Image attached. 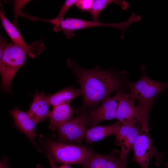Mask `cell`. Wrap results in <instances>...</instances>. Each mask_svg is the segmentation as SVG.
<instances>
[{
  "mask_svg": "<svg viewBox=\"0 0 168 168\" xmlns=\"http://www.w3.org/2000/svg\"><path fill=\"white\" fill-rule=\"evenodd\" d=\"M93 1L94 0H78L75 5L81 11L88 12Z\"/></svg>",
  "mask_w": 168,
  "mask_h": 168,
  "instance_id": "ffe728a7",
  "label": "cell"
},
{
  "mask_svg": "<svg viewBox=\"0 0 168 168\" xmlns=\"http://www.w3.org/2000/svg\"><path fill=\"white\" fill-rule=\"evenodd\" d=\"M166 166L167 168H168V163L166 164Z\"/></svg>",
  "mask_w": 168,
  "mask_h": 168,
  "instance_id": "d4e9b609",
  "label": "cell"
},
{
  "mask_svg": "<svg viewBox=\"0 0 168 168\" xmlns=\"http://www.w3.org/2000/svg\"><path fill=\"white\" fill-rule=\"evenodd\" d=\"M0 17L3 27L14 43L23 49L28 54H32L34 45L26 44L15 26L7 18L1 11Z\"/></svg>",
  "mask_w": 168,
  "mask_h": 168,
  "instance_id": "2e32d148",
  "label": "cell"
},
{
  "mask_svg": "<svg viewBox=\"0 0 168 168\" xmlns=\"http://www.w3.org/2000/svg\"><path fill=\"white\" fill-rule=\"evenodd\" d=\"M42 139L49 161L56 165L59 163L81 164L94 153L91 150L79 145L57 142L48 138Z\"/></svg>",
  "mask_w": 168,
  "mask_h": 168,
  "instance_id": "7a4b0ae2",
  "label": "cell"
},
{
  "mask_svg": "<svg viewBox=\"0 0 168 168\" xmlns=\"http://www.w3.org/2000/svg\"><path fill=\"white\" fill-rule=\"evenodd\" d=\"M127 94L123 89L118 90L112 98L90 110L87 114L89 121L87 126L93 127L101 121L115 118L119 103Z\"/></svg>",
  "mask_w": 168,
  "mask_h": 168,
  "instance_id": "9c48e42d",
  "label": "cell"
},
{
  "mask_svg": "<svg viewBox=\"0 0 168 168\" xmlns=\"http://www.w3.org/2000/svg\"><path fill=\"white\" fill-rule=\"evenodd\" d=\"M0 168H10L7 162V157H5L1 160Z\"/></svg>",
  "mask_w": 168,
  "mask_h": 168,
  "instance_id": "7402d4cb",
  "label": "cell"
},
{
  "mask_svg": "<svg viewBox=\"0 0 168 168\" xmlns=\"http://www.w3.org/2000/svg\"><path fill=\"white\" fill-rule=\"evenodd\" d=\"M112 3L118 4L124 10H126L129 6V2L124 0H95L88 12L93 18V21L99 22L100 12Z\"/></svg>",
  "mask_w": 168,
  "mask_h": 168,
  "instance_id": "ac0fdd59",
  "label": "cell"
},
{
  "mask_svg": "<svg viewBox=\"0 0 168 168\" xmlns=\"http://www.w3.org/2000/svg\"><path fill=\"white\" fill-rule=\"evenodd\" d=\"M6 40L0 36V58L1 57L7 45Z\"/></svg>",
  "mask_w": 168,
  "mask_h": 168,
  "instance_id": "44dd1931",
  "label": "cell"
},
{
  "mask_svg": "<svg viewBox=\"0 0 168 168\" xmlns=\"http://www.w3.org/2000/svg\"><path fill=\"white\" fill-rule=\"evenodd\" d=\"M115 135L116 140L121 146L120 158L126 163L128 155L133 150L134 144L139 135V132L138 123L124 121Z\"/></svg>",
  "mask_w": 168,
  "mask_h": 168,
  "instance_id": "30bf717a",
  "label": "cell"
},
{
  "mask_svg": "<svg viewBox=\"0 0 168 168\" xmlns=\"http://www.w3.org/2000/svg\"><path fill=\"white\" fill-rule=\"evenodd\" d=\"M127 95L122 98L119 103L115 119L120 121H126L138 123L141 126L148 125L150 110L139 104L136 105L135 100L127 97Z\"/></svg>",
  "mask_w": 168,
  "mask_h": 168,
  "instance_id": "52a82bcc",
  "label": "cell"
},
{
  "mask_svg": "<svg viewBox=\"0 0 168 168\" xmlns=\"http://www.w3.org/2000/svg\"><path fill=\"white\" fill-rule=\"evenodd\" d=\"M74 112V109L69 104H62L53 107L49 116L50 129H57L60 126L71 119L73 118Z\"/></svg>",
  "mask_w": 168,
  "mask_h": 168,
  "instance_id": "9a60e30c",
  "label": "cell"
},
{
  "mask_svg": "<svg viewBox=\"0 0 168 168\" xmlns=\"http://www.w3.org/2000/svg\"><path fill=\"white\" fill-rule=\"evenodd\" d=\"M81 94L80 89L69 87L47 96L46 98L49 105L54 107L62 104H69L72 99Z\"/></svg>",
  "mask_w": 168,
  "mask_h": 168,
  "instance_id": "e0dca14e",
  "label": "cell"
},
{
  "mask_svg": "<svg viewBox=\"0 0 168 168\" xmlns=\"http://www.w3.org/2000/svg\"><path fill=\"white\" fill-rule=\"evenodd\" d=\"M133 150L134 155L132 161L137 162L142 168H148L150 160L153 156L156 159V165L160 166L165 155L158 152L154 146L149 130H140Z\"/></svg>",
  "mask_w": 168,
  "mask_h": 168,
  "instance_id": "8992f818",
  "label": "cell"
},
{
  "mask_svg": "<svg viewBox=\"0 0 168 168\" xmlns=\"http://www.w3.org/2000/svg\"><path fill=\"white\" fill-rule=\"evenodd\" d=\"M49 106L43 93L38 91L35 93L30 109L26 111L29 116L37 124L49 117Z\"/></svg>",
  "mask_w": 168,
  "mask_h": 168,
  "instance_id": "4fadbf2b",
  "label": "cell"
},
{
  "mask_svg": "<svg viewBox=\"0 0 168 168\" xmlns=\"http://www.w3.org/2000/svg\"><path fill=\"white\" fill-rule=\"evenodd\" d=\"M122 124L121 122L118 121L109 125L92 127L86 131L85 140L87 142L91 143L103 139L110 135H115Z\"/></svg>",
  "mask_w": 168,
  "mask_h": 168,
  "instance_id": "5bb4252c",
  "label": "cell"
},
{
  "mask_svg": "<svg viewBox=\"0 0 168 168\" xmlns=\"http://www.w3.org/2000/svg\"><path fill=\"white\" fill-rule=\"evenodd\" d=\"M77 0H67L65 2L56 18L63 19L68 11L72 6L75 5Z\"/></svg>",
  "mask_w": 168,
  "mask_h": 168,
  "instance_id": "d6986e66",
  "label": "cell"
},
{
  "mask_svg": "<svg viewBox=\"0 0 168 168\" xmlns=\"http://www.w3.org/2000/svg\"><path fill=\"white\" fill-rule=\"evenodd\" d=\"M67 62L80 85L84 109L108 100L113 91L128 86V81L125 82L123 77L125 71L102 70L99 65L86 69L80 66L76 61L68 59Z\"/></svg>",
  "mask_w": 168,
  "mask_h": 168,
  "instance_id": "6da1fadb",
  "label": "cell"
},
{
  "mask_svg": "<svg viewBox=\"0 0 168 168\" xmlns=\"http://www.w3.org/2000/svg\"><path fill=\"white\" fill-rule=\"evenodd\" d=\"M27 54L23 49L12 42L8 44L0 58L2 85L6 91H10L12 81L24 63Z\"/></svg>",
  "mask_w": 168,
  "mask_h": 168,
  "instance_id": "5b68a950",
  "label": "cell"
},
{
  "mask_svg": "<svg viewBox=\"0 0 168 168\" xmlns=\"http://www.w3.org/2000/svg\"><path fill=\"white\" fill-rule=\"evenodd\" d=\"M141 20L140 16L137 15L135 13L131 15L126 21L119 23H104L76 18H67L65 19L57 18L52 19L51 23L55 26L54 27V31L57 32L63 31L67 37L69 39L73 37L76 30L92 27L105 26L120 29L122 31L121 37L123 39L127 27L132 24L138 22Z\"/></svg>",
  "mask_w": 168,
  "mask_h": 168,
  "instance_id": "3957f363",
  "label": "cell"
},
{
  "mask_svg": "<svg viewBox=\"0 0 168 168\" xmlns=\"http://www.w3.org/2000/svg\"><path fill=\"white\" fill-rule=\"evenodd\" d=\"M11 113L18 128L28 137L33 144H35L36 135L35 127L37 124L26 112L16 107L14 108Z\"/></svg>",
  "mask_w": 168,
  "mask_h": 168,
  "instance_id": "7c38bea8",
  "label": "cell"
},
{
  "mask_svg": "<svg viewBox=\"0 0 168 168\" xmlns=\"http://www.w3.org/2000/svg\"><path fill=\"white\" fill-rule=\"evenodd\" d=\"M141 70L142 76L138 81L135 82L128 81L130 93L126 96L138 100L141 105L151 109L157 95L168 87V82H160L150 78L145 72L144 64L142 66Z\"/></svg>",
  "mask_w": 168,
  "mask_h": 168,
  "instance_id": "277c9868",
  "label": "cell"
},
{
  "mask_svg": "<svg viewBox=\"0 0 168 168\" xmlns=\"http://www.w3.org/2000/svg\"><path fill=\"white\" fill-rule=\"evenodd\" d=\"M36 168H46L42 166H41V165H39L37 166Z\"/></svg>",
  "mask_w": 168,
  "mask_h": 168,
  "instance_id": "cb8c5ba5",
  "label": "cell"
},
{
  "mask_svg": "<svg viewBox=\"0 0 168 168\" xmlns=\"http://www.w3.org/2000/svg\"><path fill=\"white\" fill-rule=\"evenodd\" d=\"M88 121V114L83 112L62 124L57 128L59 140L77 143L81 142L85 138Z\"/></svg>",
  "mask_w": 168,
  "mask_h": 168,
  "instance_id": "ba28073f",
  "label": "cell"
},
{
  "mask_svg": "<svg viewBox=\"0 0 168 168\" xmlns=\"http://www.w3.org/2000/svg\"><path fill=\"white\" fill-rule=\"evenodd\" d=\"M84 168H126V163L120 158V152L107 155L94 153L81 164Z\"/></svg>",
  "mask_w": 168,
  "mask_h": 168,
  "instance_id": "8fae6325",
  "label": "cell"
},
{
  "mask_svg": "<svg viewBox=\"0 0 168 168\" xmlns=\"http://www.w3.org/2000/svg\"><path fill=\"white\" fill-rule=\"evenodd\" d=\"M51 168H71V167L69 166L68 164H64L59 168H58L56 165H53L51 166Z\"/></svg>",
  "mask_w": 168,
  "mask_h": 168,
  "instance_id": "603a6c76",
  "label": "cell"
}]
</instances>
